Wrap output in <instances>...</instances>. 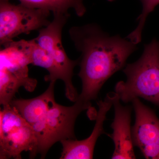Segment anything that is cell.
Here are the masks:
<instances>
[{
  "mask_svg": "<svg viewBox=\"0 0 159 159\" xmlns=\"http://www.w3.org/2000/svg\"><path fill=\"white\" fill-rule=\"evenodd\" d=\"M69 33L81 53L78 76L82 90L78 98L91 102L97 99L106 81L124 67L129 57L137 50V44L119 35L111 36L93 23L73 26Z\"/></svg>",
  "mask_w": 159,
  "mask_h": 159,
  "instance_id": "6da1fadb",
  "label": "cell"
},
{
  "mask_svg": "<svg viewBox=\"0 0 159 159\" xmlns=\"http://www.w3.org/2000/svg\"><path fill=\"white\" fill-rule=\"evenodd\" d=\"M123 71L126 80L119 81L115 87L121 101L128 103L142 98L159 105V41L155 38L145 45L140 58Z\"/></svg>",
  "mask_w": 159,
  "mask_h": 159,
  "instance_id": "7a4b0ae2",
  "label": "cell"
},
{
  "mask_svg": "<svg viewBox=\"0 0 159 159\" xmlns=\"http://www.w3.org/2000/svg\"><path fill=\"white\" fill-rule=\"evenodd\" d=\"M31 40L10 42L0 51V102L9 104L19 89L34 91L36 80L29 77L28 65L31 64Z\"/></svg>",
  "mask_w": 159,
  "mask_h": 159,
  "instance_id": "3957f363",
  "label": "cell"
},
{
  "mask_svg": "<svg viewBox=\"0 0 159 159\" xmlns=\"http://www.w3.org/2000/svg\"><path fill=\"white\" fill-rule=\"evenodd\" d=\"M70 16V14H54L53 20L48 25L39 30L38 35L34 39L50 57L49 74L45 77V80H63L65 84L66 97L75 102L79 95L73 85L72 77L74 67L79 64V59H70L61 42L63 28Z\"/></svg>",
  "mask_w": 159,
  "mask_h": 159,
  "instance_id": "277c9868",
  "label": "cell"
},
{
  "mask_svg": "<svg viewBox=\"0 0 159 159\" xmlns=\"http://www.w3.org/2000/svg\"><path fill=\"white\" fill-rule=\"evenodd\" d=\"M91 102H86L78 98L70 107L56 103L38 122L32 125L36 140L37 154L42 158L54 144L65 139H76L74 124L81 112L90 108Z\"/></svg>",
  "mask_w": 159,
  "mask_h": 159,
  "instance_id": "5b68a950",
  "label": "cell"
},
{
  "mask_svg": "<svg viewBox=\"0 0 159 159\" xmlns=\"http://www.w3.org/2000/svg\"><path fill=\"white\" fill-rule=\"evenodd\" d=\"M0 111V159H21L24 151L34 158L37 140L33 128L13 107L3 105Z\"/></svg>",
  "mask_w": 159,
  "mask_h": 159,
  "instance_id": "8992f818",
  "label": "cell"
},
{
  "mask_svg": "<svg viewBox=\"0 0 159 159\" xmlns=\"http://www.w3.org/2000/svg\"><path fill=\"white\" fill-rule=\"evenodd\" d=\"M50 12L20 3L14 5L9 1L0 0L1 46L12 41L20 34H29L48 25Z\"/></svg>",
  "mask_w": 159,
  "mask_h": 159,
  "instance_id": "52a82bcc",
  "label": "cell"
},
{
  "mask_svg": "<svg viewBox=\"0 0 159 159\" xmlns=\"http://www.w3.org/2000/svg\"><path fill=\"white\" fill-rule=\"evenodd\" d=\"M131 102L136 118L131 128L134 145L139 148L145 158L159 159V119L139 98Z\"/></svg>",
  "mask_w": 159,
  "mask_h": 159,
  "instance_id": "ba28073f",
  "label": "cell"
},
{
  "mask_svg": "<svg viewBox=\"0 0 159 159\" xmlns=\"http://www.w3.org/2000/svg\"><path fill=\"white\" fill-rule=\"evenodd\" d=\"M114 93L107 95L103 100L98 102L99 110L93 132L87 139L78 141L77 139H65L61 141L62 145L61 159H90L93 158L95 145L99 137L104 133L103 125L106 115L113 106Z\"/></svg>",
  "mask_w": 159,
  "mask_h": 159,
  "instance_id": "9c48e42d",
  "label": "cell"
},
{
  "mask_svg": "<svg viewBox=\"0 0 159 159\" xmlns=\"http://www.w3.org/2000/svg\"><path fill=\"white\" fill-rule=\"evenodd\" d=\"M120 99L116 93L113 98L115 109V118L111 127L113 134L109 135L114 142L115 150L112 159H135L134 144L130 128V107L124 106L120 103Z\"/></svg>",
  "mask_w": 159,
  "mask_h": 159,
  "instance_id": "30bf717a",
  "label": "cell"
},
{
  "mask_svg": "<svg viewBox=\"0 0 159 159\" xmlns=\"http://www.w3.org/2000/svg\"><path fill=\"white\" fill-rule=\"evenodd\" d=\"M56 81H50L47 90L31 99H14L9 103L31 126L42 119L56 104L54 88Z\"/></svg>",
  "mask_w": 159,
  "mask_h": 159,
  "instance_id": "8fae6325",
  "label": "cell"
},
{
  "mask_svg": "<svg viewBox=\"0 0 159 159\" xmlns=\"http://www.w3.org/2000/svg\"><path fill=\"white\" fill-rule=\"evenodd\" d=\"M9 1V0H3ZM25 6L44 9L53 12V14H70L69 11L73 9L77 16L81 17L85 14L86 9L83 0H19Z\"/></svg>",
  "mask_w": 159,
  "mask_h": 159,
  "instance_id": "7c38bea8",
  "label": "cell"
},
{
  "mask_svg": "<svg viewBox=\"0 0 159 159\" xmlns=\"http://www.w3.org/2000/svg\"><path fill=\"white\" fill-rule=\"evenodd\" d=\"M142 5V13L137 18L139 24L135 29L128 34L126 38L137 44L141 42L142 33L148 16L159 4V0H140Z\"/></svg>",
  "mask_w": 159,
  "mask_h": 159,
  "instance_id": "4fadbf2b",
  "label": "cell"
},
{
  "mask_svg": "<svg viewBox=\"0 0 159 159\" xmlns=\"http://www.w3.org/2000/svg\"><path fill=\"white\" fill-rule=\"evenodd\" d=\"M107 1H109V2H113V1H115V0H107Z\"/></svg>",
  "mask_w": 159,
  "mask_h": 159,
  "instance_id": "5bb4252c",
  "label": "cell"
}]
</instances>
